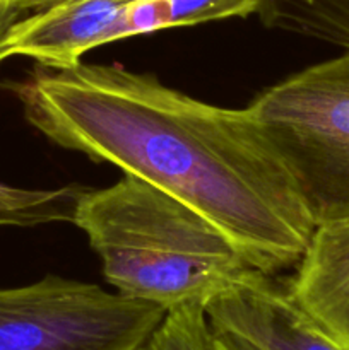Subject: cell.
I'll list each match as a JSON object with an SVG mask.
<instances>
[{
    "label": "cell",
    "instance_id": "obj_1",
    "mask_svg": "<svg viewBox=\"0 0 349 350\" xmlns=\"http://www.w3.org/2000/svg\"><path fill=\"white\" fill-rule=\"evenodd\" d=\"M48 140L120 167L194 208L253 269L296 267L315 224L248 108H222L120 65H38L9 82Z\"/></svg>",
    "mask_w": 349,
    "mask_h": 350
},
{
    "label": "cell",
    "instance_id": "obj_2",
    "mask_svg": "<svg viewBox=\"0 0 349 350\" xmlns=\"http://www.w3.org/2000/svg\"><path fill=\"white\" fill-rule=\"evenodd\" d=\"M72 224L86 232L115 293L170 311L204 304L253 269L198 212L135 176L88 188Z\"/></svg>",
    "mask_w": 349,
    "mask_h": 350
},
{
    "label": "cell",
    "instance_id": "obj_3",
    "mask_svg": "<svg viewBox=\"0 0 349 350\" xmlns=\"http://www.w3.org/2000/svg\"><path fill=\"white\" fill-rule=\"evenodd\" d=\"M246 108L315 228L349 221V50L277 82Z\"/></svg>",
    "mask_w": 349,
    "mask_h": 350
},
{
    "label": "cell",
    "instance_id": "obj_4",
    "mask_svg": "<svg viewBox=\"0 0 349 350\" xmlns=\"http://www.w3.org/2000/svg\"><path fill=\"white\" fill-rule=\"evenodd\" d=\"M164 313L96 284L47 275L0 289V350H140Z\"/></svg>",
    "mask_w": 349,
    "mask_h": 350
},
{
    "label": "cell",
    "instance_id": "obj_5",
    "mask_svg": "<svg viewBox=\"0 0 349 350\" xmlns=\"http://www.w3.org/2000/svg\"><path fill=\"white\" fill-rule=\"evenodd\" d=\"M205 314L212 330L235 335L255 350H346L300 306L287 280L257 269L209 301Z\"/></svg>",
    "mask_w": 349,
    "mask_h": 350
},
{
    "label": "cell",
    "instance_id": "obj_6",
    "mask_svg": "<svg viewBox=\"0 0 349 350\" xmlns=\"http://www.w3.org/2000/svg\"><path fill=\"white\" fill-rule=\"evenodd\" d=\"M120 0H58L21 17L7 38V55L48 68H72L88 51L120 40Z\"/></svg>",
    "mask_w": 349,
    "mask_h": 350
},
{
    "label": "cell",
    "instance_id": "obj_7",
    "mask_svg": "<svg viewBox=\"0 0 349 350\" xmlns=\"http://www.w3.org/2000/svg\"><path fill=\"white\" fill-rule=\"evenodd\" d=\"M287 286L315 323L349 350V221L315 228Z\"/></svg>",
    "mask_w": 349,
    "mask_h": 350
},
{
    "label": "cell",
    "instance_id": "obj_8",
    "mask_svg": "<svg viewBox=\"0 0 349 350\" xmlns=\"http://www.w3.org/2000/svg\"><path fill=\"white\" fill-rule=\"evenodd\" d=\"M260 19L269 27L349 50V0H266Z\"/></svg>",
    "mask_w": 349,
    "mask_h": 350
},
{
    "label": "cell",
    "instance_id": "obj_9",
    "mask_svg": "<svg viewBox=\"0 0 349 350\" xmlns=\"http://www.w3.org/2000/svg\"><path fill=\"white\" fill-rule=\"evenodd\" d=\"M88 188H19L0 183V228H36L72 222L75 207Z\"/></svg>",
    "mask_w": 349,
    "mask_h": 350
},
{
    "label": "cell",
    "instance_id": "obj_10",
    "mask_svg": "<svg viewBox=\"0 0 349 350\" xmlns=\"http://www.w3.org/2000/svg\"><path fill=\"white\" fill-rule=\"evenodd\" d=\"M140 350H214L204 304H183L166 311Z\"/></svg>",
    "mask_w": 349,
    "mask_h": 350
},
{
    "label": "cell",
    "instance_id": "obj_11",
    "mask_svg": "<svg viewBox=\"0 0 349 350\" xmlns=\"http://www.w3.org/2000/svg\"><path fill=\"white\" fill-rule=\"evenodd\" d=\"M266 0H168L171 27L259 14Z\"/></svg>",
    "mask_w": 349,
    "mask_h": 350
},
{
    "label": "cell",
    "instance_id": "obj_12",
    "mask_svg": "<svg viewBox=\"0 0 349 350\" xmlns=\"http://www.w3.org/2000/svg\"><path fill=\"white\" fill-rule=\"evenodd\" d=\"M171 27L168 0H129L120 14V40Z\"/></svg>",
    "mask_w": 349,
    "mask_h": 350
},
{
    "label": "cell",
    "instance_id": "obj_13",
    "mask_svg": "<svg viewBox=\"0 0 349 350\" xmlns=\"http://www.w3.org/2000/svg\"><path fill=\"white\" fill-rule=\"evenodd\" d=\"M23 16L24 14L19 12L16 7L0 0V64L5 58H9V55H7V38H9V33L14 24Z\"/></svg>",
    "mask_w": 349,
    "mask_h": 350
},
{
    "label": "cell",
    "instance_id": "obj_14",
    "mask_svg": "<svg viewBox=\"0 0 349 350\" xmlns=\"http://www.w3.org/2000/svg\"><path fill=\"white\" fill-rule=\"evenodd\" d=\"M212 344H214V350H255L242 338L231 334H224V332L212 330Z\"/></svg>",
    "mask_w": 349,
    "mask_h": 350
},
{
    "label": "cell",
    "instance_id": "obj_15",
    "mask_svg": "<svg viewBox=\"0 0 349 350\" xmlns=\"http://www.w3.org/2000/svg\"><path fill=\"white\" fill-rule=\"evenodd\" d=\"M58 2V0H14L12 5L16 7L19 12H36V10L44 9V7L51 5V3Z\"/></svg>",
    "mask_w": 349,
    "mask_h": 350
},
{
    "label": "cell",
    "instance_id": "obj_16",
    "mask_svg": "<svg viewBox=\"0 0 349 350\" xmlns=\"http://www.w3.org/2000/svg\"><path fill=\"white\" fill-rule=\"evenodd\" d=\"M2 2H5V3H10V5H12L14 3V0H2ZM14 7V5H12Z\"/></svg>",
    "mask_w": 349,
    "mask_h": 350
},
{
    "label": "cell",
    "instance_id": "obj_17",
    "mask_svg": "<svg viewBox=\"0 0 349 350\" xmlns=\"http://www.w3.org/2000/svg\"><path fill=\"white\" fill-rule=\"evenodd\" d=\"M120 2H129V0H120Z\"/></svg>",
    "mask_w": 349,
    "mask_h": 350
}]
</instances>
